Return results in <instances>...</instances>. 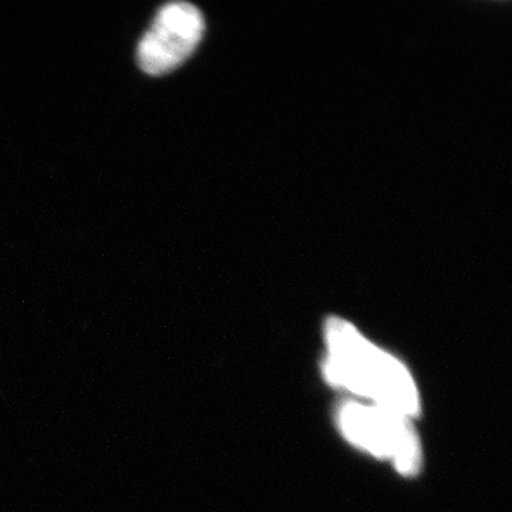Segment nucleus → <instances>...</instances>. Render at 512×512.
Wrapping results in <instances>:
<instances>
[{"label": "nucleus", "mask_w": 512, "mask_h": 512, "mask_svg": "<svg viewBox=\"0 0 512 512\" xmlns=\"http://www.w3.org/2000/svg\"><path fill=\"white\" fill-rule=\"evenodd\" d=\"M325 339L329 350L325 375L330 383L409 419L419 414L416 384L399 360L376 348L352 323L340 318L328 319Z\"/></svg>", "instance_id": "obj_1"}, {"label": "nucleus", "mask_w": 512, "mask_h": 512, "mask_svg": "<svg viewBox=\"0 0 512 512\" xmlns=\"http://www.w3.org/2000/svg\"><path fill=\"white\" fill-rule=\"evenodd\" d=\"M342 433L373 456L390 458L402 474L413 476L421 466L419 437L409 417L384 409L348 402L339 409Z\"/></svg>", "instance_id": "obj_2"}, {"label": "nucleus", "mask_w": 512, "mask_h": 512, "mask_svg": "<svg viewBox=\"0 0 512 512\" xmlns=\"http://www.w3.org/2000/svg\"><path fill=\"white\" fill-rule=\"evenodd\" d=\"M205 32L201 10L188 2H171L158 10L141 37L137 62L150 76L174 72L200 45Z\"/></svg>", "instance_id": "obj_3"}]
</instances>
